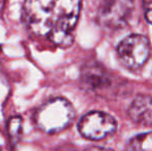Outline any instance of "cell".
<instances>
[{
	"label": "cell",
	"instance_id": "obj_12",
	"mask_svg": "<svg viewBox=\"0 0 152 151\" xmlns=\"http://www.w3.org/2000/svg\"><path fill=\"white\" fill-rule=\"evenodd\" d=\"M104 1H109V0H102V2H104Z\"/></svg>",
	"mask_w": 152,
	"mask_h": 151
},
{
	"label": "cell",
	"instance_id": "obj_10",
	"mask_svg": "<svg viewBox=\"0 0 152 151\" xmlns=\"http://www.w3.org/2000/svg\"><path fill=\"white\" fill-rule=\"evenodd\" d=\"M143 7H144L145 18L152 24V0H143Z\"/></svg>",
	"mask_w": 152,
	"mask_h": 151
},
{
	"label": "cell",
	"instance_id": "obj_4",
	"mask_svg": "<svg viewBox=\"0 0 152 151\" xmlns=\"http://www.w3.org/2000/svg\"><path fill=\"white\" fill-rule=\"evenodd\" d=\"M78 129L84 138L99 141L113 135L117 129V122L110 114L100 111L87 113L79 121Z\"/></svg>",
	"mask_w": 152,
	"mask_h": 151
},
{
	"label": "cell",
	"instance_id": "obj_7",
	"mask_svg": "<svg viewBox=\"0 0 152 151\" xmlns=\"http://www.w3.org/2000/svg\"><path fill=\"white\" fill-rule=\"evenodd\" d=\"M128 115L137 124L152 126V97L147 94L138 95L128 108Z\"/></svg>",
	"mask_w": 152,
	"mask_h": 151
},
{
	"label": "cell",
	"instance_id": "obj_8",
	"mask_svg": "<svg viewBox=\"0 0 152 151\" xmlns=\"http://www.w3.org/2000/svg\"><path fill=\"white\" fill-rule=\"evenodd\" d=\"M125 151H152V131L132 138L126 145Z\"/></svg>",
	"mask_w": 152,
	"mask_h": 151
},
{
	"label": "cell",
	"instance_id": "obj_3",
	"mask_svg": "<svg viewBox=\"0 0 152 151\" xmlns=\"http://www.w3.org/2000/svg\"><path fill=\"white\" fill-rule=\"evenodd\" d=\"M117 54L124 67L130 71H139L146 64L151 55L150 42L142 34L128 35L118 44Z\"/></svg>",
	"mask_w": 152,
	"mask_h": 151
},
{
	"label": "cell",
	"instance_id": "obj_2",
	"mask_svg": "<svg viewBox=\"0 0 152 151\" xmlns=\"http://www.w3.org/2000/svg\"><path fill=\"white\" fill-rule=\"evenodd\" d=\"M72 105L63 97H56L42 105L34 114V122L47 133H57L67 128L75 119Z\"/></svg>",
	"mask_w": 152,
	"mask_h": 151
},
{
	"label": "cell",
	"instance_id": "obj_6",
	"mask_svg": "<svg viewBox=\"0 0 152 151\" xmlns=\"http://www.w3.org/2000/svg\"><path fill=\"white\" fill-rule=\"evenodd\" d=\"M81 84L90 91H104L112 85V76L97 61H89L81 69Z\"/></svg>",
	"mask_w": 152,
	"mask_h": 151
},
{
	"label": "cell",
	"instance_id": "obj_1",
	"mask_svg": "<svg viewBox=\"0 0 152 151\" xmlns=\"http://www.w3.org/2000/svg\"><path fill=\"white\" fill-rule=\"evenodd\" d=\"M81 0H25L23 20L34 35L62 48L74 42Z\"/></svg>",
	"mask_w": 152,
	"mask_h": 151
},
{
	"label": "cell",
	"instance_id": "obj_11",
	"mask_svg": "<svg viewBox=\"0 0 152 151\" xmlns=\"http://www.w3.org/2000/svg\"><path fill=\"white\" fill-rule=\"evenodd\" d=\"M85 151H113V150L109 149V148H104V147H90Z\"/></svg>",
	"mask_w": 152,
	"mask_h": 151
},
{
	"label": "cell",
	"instance_id": "obj_9",
	"mask_svg": "<svg viewBox=\"0 0 152 151\" xmlns=\"http://www.w3.org/2000/svg\"><path fill=\"white\" fill-rule=\"evenodd\" d=\"M7 131L10 142L16 145L21 140L23 131V120L20 116L10 117L7 123Z\"/></svg>",
	"mask_w": 152,
	"mask_h": 151
},
{
	"label": "cell",
	"instance_id": "obj_5",
	"mask_svg": "<svg viewBox=\"0 0 152 151\" xmlns=\"http://www.w3.org/2000/svg\"><path fill=\"white\" fill-rule=\"evenodd\" d=\"M134 10V0H109L102 2L98 10V23L110 30L124 27Z\"/></svg>",
	"mask_w": 152,
	"mask_h": 151
}]
</instances>
